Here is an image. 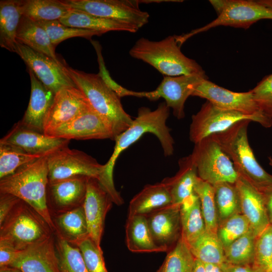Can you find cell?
Here are the masks:
<instances>
[{"instance_id": "1", "label": "cell", "mask_w": 272, "mask_h": 272, "mask_svg": "<svg viewBox=\"0 0 272 272\" xmlns=\"http://www.w3.org/2000/svg\"><path fill=\"white\" fill-rule=\"evenodd\" d=\"M169 113L170 108L165 102L160 103L154 110L147 107H141L131 125L116 137L113 153L104 164V168L97 179L102 188L111 198H115L119 194L113 178V169L118 157L145 133L150 132L156 136L165 156L173 154L174 141L166 123Z\"/></svg>"}, {"instance_id": "2", "label": "cell", "mask_w": 272, "mask_h": 272, "mask_svg": "<svg viewBox=\"0 0 272 272\" xmlns=\"http://www.w3.org/2000/svg\"><path fill=\"white\" fill-rule=\"evenodd\" d=\"M47 156L17 170L0 180L1 193L13 195L30 206L47 224L55 229L47 206L48 183Z\"/></svg>"}, {"instance_id": "3", "label": "cell", "mask_w": 272, "mask_h": 272, "mask_svg": "<svg viewBox=\"0 0 272 272\" xmlns=\"http://www.w3.org/2000/svg\"><path fill=\"white\" fill-rule=\"evenodd\" d=\"M250 122L241 121L213 136L231 159L238 175L265 196L272 192V175L259 165L250 146L247 137Z\"/></svg>"}, {"instance_id": "4", "label": "cell", "mask_w": 272, "mask_h": 272, "mask_svg": "<svg viewBox=\"0 0 272 272\" xmlns=\"http://www.w3.org/2000/svg\"><path fill=\"white\" fill-rule=\"evenodd\" d=\"M66 70L92 108L110 124L115 139L131 125L133 119L124 110L120 97L98 74L86 73L66 65Z\"/></svg>"}, {"instance_id": "5", "label": "cell", "mask_w": 272, "mask_h": 272, "mask_svg": "<svg viewBox=\"0 0 272 272\" xmlns=\"http://www.w3.org/2000/svg\"><path fill=\"white\" fill-rule=\"evenodd\" d=\"M176 35L160 41L139 39L129 50L130 55L151 65L165 76L206 74L194 60L181 51Z\"/></svg>"}, {"instance_id": "6", "label": "cell", "mask_w": 272, "mask_h": 272, "mask_svg": "<svg viewBox=\"0 0 272 272\" xmlns=\"http://www.w3.org/2000/svg\"><path fill=\"white\" fill-rule=\"evenodd\" d=\"M1 227L0 239L12 243L18 250L51 235L50 227L27 203L21 200Z\"/></svg>"}, {"instance_id": "7", "label": "cell", "mask_w": 272, "mask_h": 272, "mask_svg": "<svg viewBox=\"0 0 272 272\" xmlns=\"http://www.w3.org/2000/svg\"><path fill=\"white\" fill-rule=\"evenodd\" d=\"M191 155L202 180L212 185L237 181L239 175L232 162L213 135L195 144Z\"/></svg>"}, {"instance_id": "8", "label": "cell", "mask_w": 272, "mask_h": 272, "mask_svg": "<svg viewBox=\"0 0 272 272\" xmlns=\"http://www.w3.org/2000/svg\"><path fill=\"white\" fill-rule=\"evenodd\" d=\"M262 19L272 20V9L257 1L226 0L225 6L216 19L205 26L190 32L176 36L181 45L194 35L220 26H230L247 29Z\"/></svg>"}, {"instance_id": "9", "label": "cell", "mask_w": 272, "mask_h": 272, "mask_svg": "<svg viewBox=\"0 0 272 272\" xmlns=\"http://www.w3.org/2000/svg\"><path fill=\"white\" fill-rule=\"evenodd\" d=\"M48 182L83 176L98 179L104 165L83 151L62 148L47 156Z\"/></svg>"}, {"instance_id": "10", "label": "cell", "mask_w": 272, "mask_h": 272, "mask_svg": "<svg viewBox=\"0 0 272 272\" xmlns=\"http://www.w3.org/2000/svg\"><path fill=\"white\" fill-rule=\"evenodd\" d=\"M192 96L206 99L215 106L225 110L237 111L254 116L264 127H270L272 120L265 117L255 102L251 90L235 92L203 80L194 89Z\"/></svg>"}, {"instance_id": "11", "label": "cell", "mask_w": 272, "mask_h": 272, "mask_svg": "<svg viewBox=\"0 0 272 272\" xmlns=\"http://www.w3.org/2000/svg\"><path fill=\"white\" fill-rule=\"evenodd\" d=\"M71 8L129 24L138 29L149 22V14L139 8L141 1L64 0Z\"/></svg>"}, {"instance_id": "12", "label": "cell", "mask_w": 272, "mask_h": 272, "mask_svg": "<svg viewBox=\"0 0 272 272\" xmlns=\"http://www.w3.org/2000/svg\"><path fill=\"white\" fill-rule=\"evenodd\" d=\"M243 120L260 124L259 120L255 117L223 109L207 101L191 117L189 139L195 144L207 137L224 131Z\"/></svg>"}, {"instance_id": "13", "label": "cell", "mask_w": 272, "mask_h": 272, "mask_svg": "<svg viewBox=\"0 0 272 272\" xmlns=\"http://www.w3.org/2000/svg\"><path fill=\"white\" fill-rule=\"evenodd\" d=\"M206 74L165 76L158 87L149 92H135V97H145L150 100L163 98L167 106L172 108L174 116L178 119L185 117L184 105L187 99L195 88L205 79Z\"/></svg>"}, {"instance_id": "14", "label": "cell", "mask_w": 272, "mask_h": 272, "mask_svg": "<svg viewBox=\"0 0 272 272\" xmlns=\"http://www.w3.org/2000/svg\"><path fill=\"white\" fill-rule=\"evenodd\" d=\"M15 52L42 84L54 93L66 87H76L66 70V65L62 62L58 63L18 42L16 44Z\"/></svg>"}, {"instance_id": "15", "label": "cell", "mask_w": 272, "mask_h": 272, "mask_svg": "<svg viewBox=\"0 0 272 272\" xmlns=\"http://www.w3.org/2000/svg\"><path fill=\"white\" fill-rule=\"evenodd\" d=\"M44 133L49 137L77 140H115L110 124L94 110H91Z\"/></svg>"}, {"instance_id": "16", "label": "cell", "mask_w": 272, "mask_h": 272, "mask_svg": "<svg viewBox=\"0 0 272 272\" xmlns=\"http://www.w3.org/2000/svg\"><path fill=\"white\" fill-rule=\"evenodd\" d=\"M93 109L85 95L77 87L63 88L55 93L44 122V132Z\"/></svg>"}, {"instance_id": "17", "label": "cell", "mask_w": 272, "mask_h": 272, "mask_svg": "<svg viewBox=\"0 0 272 272\" xmlns=\"http://www.w3.org/2000/svg\"><path fill=\"white\" fill-rule=\"evenodd\" d=\"M70 141L48 136L44 132L26 127L20 121L15 123L0 140V142L11 144L29 154L40 156H48L67 147Z\"/></svg>"}, {"instance_id": "18", "label": "cell", "mask_w": 272, "mask_h": 272, "mask_svg": "<svg viewBox=\"0 0 272 272\" xmlns=\"http://www.w3.org/2000/svg\"><path fill=\"white\" fill-rule=\"evenodd\" d=\"M112 201L96 178L88 177L86 192L83 203L89 236L100 246L106 215Z\"/></svg>"}, {"instance_id": "19", "label": "cell", "mask_w": 272, "mask_h": 272, "mask_svg": "<svg viewBox=\"0 0 272 272\" xmlns=\"http://www.w3.org/2000/svg\"><path fill=\"white\" fill-rule=\"evenodd\" d=\"M8 266L22 272H60L51 236L19 250Z\"/></svg>"}, {"instance_id": "20", "label": "cell", "mask_w": 272, "mask_h": 272, "mask_svg": "<svg viewBox=\"0 0 272 272\" xmlns=\"http://www.w3.org/2000/svg\"><path fill=\"white\" fill-rule=\"evenodd\" d=\"M146 216L155 243L168 252L181 236L180 206L172 204Z\"/></svg>"}, {"instance_id": "21", "label": "cell", "mask_w": 272, "mask_h": 272, "mask_svg": "<svg viewBox=\"0 0 272 272\" xmlns=\"http://www.w3.org/2000/svg\"><path fill=\"white\" fill-rule=\"evenodd\" d=\"M235 185L240 196L241 213L257 237L270 224L265 196L240 175Z\"/></svg>"}, {"instance_id": "22", "label": "cell", "mask_w": 272, "mask_h": 272, "mask_svg": "<svg viewBox=\"0 0 272 272\" xmlns=\"http://www.w3.org/2000/svg\"><path fill=\"white\" fill-rule=\"evenodd\" d=\"M31 95L28 107L20 122L26 127L44 132V122L52 104L55 93L46 87L28 69Z\"/></svg>"}, {"instance_id": "23", "label": "cell", "mask_w": 272, "mask_h": 272, "mask_svg": "<svg viewBox=\"0 0 272 272\" xmlns=\"http://www.w3.org/2000/svg\"><path fill=\"white\" fill-rule=\"evenodd\" d=\"M178 165L179 170L174 176L166 177L162 181L169 189L172 204L180 206L187 197L195 192L194 187L199 177L191 154L180 159Z\"/></svg>"}, {"instance_id": "24", "label": "cell", "mask_w": 272, "mask_h": 272, "mask_svg": "<svg viewBox=\"0 0 272 272\" xmlns=\"http://www.w3.org/2000/svg\"><path fill=\"white\" fill-rule=\"evenodd\" d=\"M171 205H172L171 196L164 182L148 184L131 199L127 217L146 216Z\"/></svg>"}, {"instance_id": "25", "label": "cell", "mask_w": 272, "mask_h": 272, "mask_svg": "<svg viewBox=\"0 0 272 272\" xmlns=\"http://www.w3.org/2000/svg\"><path fill=\"white\" fill-rule=\"evenodd\" d=\"M59 21L69 27L96 31L102 34L112 31L135 33L139 30L128 24L96 16L72 8Z\"/></svg>"}, {"instance_id": "26", "label": "cell", "mask_w": 272, "mask_h": 272, "mask_svg": "<svg viewBox=\"0 0 272 272\" xmlns=\"http://www.w3.org/2000/svg\"><path fill=\"white\" fill-rule=\"evenodd\" d=\"M17 41L62 63L55 52V47L45 29L38 22L23 15L17 29Z\"/></svg>"}, {"instance_id": "27", "label": "cell", "mask_w": 272, "mask_h": 272, "mask_svg": "<svg viewBox=\"0 0 272 272\" xmlns=\"http://www.w3.org/2000/svg\"><path fill=\"white\" fill-rule=\"evenodd\" d=\"M87 177L79 176L63 180L49 182L47 196L61 207H68L84 202Z\"/></svg>"}, {"instance_id": "28", "label": "cell", "mask_w": 272, "mask_h": 272, "mask_svg": "<svg viewBox=\"0 0 272 272\" xmlns=\"http://www.w3.org/2000/svg\"><path fill=\"white\" fill-rule=\"evenodd\" d=\"M125 239L129 250L133 252H164L155 242L144 215L127 217Z\"/></svg>"}, {"instance_id": "29", "label": "cell", "mask_w": 272, "mask_h": 272, "mask_svg": "<svg viewBox=\"0 0 272 272\" xmlns=\"http://www.w3.org/2000/svg\"><path fill=\"white\" fill-rule=\"evenodd\" d=\"M180 215L181 236L189 244L206 230L200 200L195 192L181 204Z\"/></svg>"}, {"instance_id": "30", "label": "cell", "mask_w": 272, "mask_h": 272, "mask_svg": "<svg viewBox=\"0 0 272 272\" xmlns=\"http://www.w3.org/2000/svg\"><path fill=\"white\" fill-rule=\"evenodd\" d=\"M21 1L0 2V45L15 52L17 29L23 16Z\"/></svg>"}, {"instance_id": "31", "label": "cell", "mask_w": 272, "mask_h": 272, "mask_svg": "<svg viewBox=\"0 0 272 272\" xmlns=\"http://www.w3.org/2000/svg\"><path fill=\"white\" fill-rule=\"evenodd\" d=\"M188 245L194 257L204 264L222 266L227 262L224 246L216 233L206 230Z\"/></svg>"}, {"instance_id": "32", "label": "cell", "mask_w": 272, "mask_h": 272, "mask_svg": "<svg viewBox=\"0 0 272 272\" xmlns=\"http://www.w3.org/2000/svg\"><path fill=\"white\" fill-rule=\"evenodd\" d=\"M23 15L36 21L59 20L72 9L63 1H21Z\"/></svg>"}, {"instance_id": "33", "label": "cell", "mask_w": 272, "mask_h": 272, "mask_svg": "<svg viewBox=\"0 0 272 272\" xmlns=\"http://www.w3.org/2000/svg\"><path fill=\"white\" fill-rule=\"evenodd\" d=\"M213 186L219 225L229 217L241 213L240 199L235 183L222 182Z\"/></svg>"}, {"instance_id": "34", "label": "cell", "mask_w": 272, "mask_h": 272, "mask_svg": "<svg viewBox=\"0 0 272 272\" xmlns=\"http://www.w3.org/2000/svg\"><path fill=\"white\" fill-rule=\"evenodd\" d=\"M42 157L29 154L11 144L0 142V179Z\"/></svg>"}, {"instance_id": "35", "label": "cell", "mask_w": 272, "mask_h": 272, "mask_svg": "<svg viewBox=\"0 0 272 272\" xmlns=\"http://www.w3.org/2000/svg\"><path fill=\"white\" fill-rule=\"evenodd\" d=\"M256 236L251 229L224 248L227 263L236 265L254 263Z\"/></svg>"}, {"instance_id": "36", "label": "cell", "mask_w": 272, "mask_h": 272, "mask_svg": "<svg viewBox=\"0 0 272 272\" xmlns=\"http://www.w3.org/2000/svg\"><path fill=\"white\" fill-rule=\"evenodd\" d=\"M195 258L182 236L168 251L161 272H193Z\"/></svg>"}, {"instance_id": "37", "label": "cell", "mask_w": 272, "mask_h": 272, "mask_svg": "<svg viewBox=\"0 0 272 272\" xmlns=\"http://www.w3.org/2000/svg\"><path fill=\"white\" fill-rule=\"evenodd\" d=\"M194 192L199 197L206 230L217 233L218 219L213 186L198 178Z\"/></svg>"}, {"instance_id": "38", "label": "cell", "mask_w": 272, "mask_h": 272, "mask_svg": "<svg viewBox=\"0 0 272 272\" xmlns=\"http://www.w3.org/2000/svg\"><path fill=\"white\" fill-rule=\"evenodd\" d=\"M57 222L65 234L76 242L89 236L83 206L60 215Z\"/></svg>"}, {"instance_id": "39", "label": "cell", "mask_w": 272, "mask_h": 272, "mask_svg": "<svg viewBox=\"0 0 272 272\" xmlns=\"http://www.w3.org/2000/svg\"><path fill=\"white\" fill-rule=\"evenodd\" d=\"M60 272H89L81 252L65 239H59L56 246Z\"/></svg>"}, {"instance_id": "40", "label": "cell", "mask_w": 272, "mask_h": 272, "mask_svg": "<svg viewBox=\"0 0 272 272\" xmlns=\"http://www.w3.org/2000/svg\"><path fill=\"white\" fill-rule=\"evenodd\" d=\"M38 22L45 29L55 47L62 41L70 38L81 37L90 39L93 36L103 34L96 31L69 27L59 20Z\"/></svg>"}, {"instance_id": "41", "label": "cell", "mask_w": 272, "mask_h": 272, "mask_svg": "<svg viewBox=\"0 0 272 272\" xmlns=\"http://www.w3.org/2000/svg\"><path fill=\"white\" fill-rule=\"evenodd\" d=\"M250 229L248 220L242 213H240L220 223L218 225L217 234L224 248H225Z\"/></svg>"}, {"instance_id": "42", "label": "cell", "mask_w": 272, "mask_h": 272, "mask_svg": "<svg viewBox=\"0 0 272 272\" xmlns=\"http://www.w3.org/2000/svg\"><path fill=\"white\" fill-rule=\"evenodd\" d=\"M76 243L89 272H108L100 246L89 236Z\"/></svg>"}, {"instance_id": "43", "label": "cell", "mask_w": 272, "mask_h": 272, "mask_svg": "<svg viewBox=\"0 0 272 272\" xmlns=\"http://www.w3.org/2000/svg\"><path fill=\"white\" fill-rule=\"evenodd\" d=\"M253 264L264 272H272V224L256 238Z\"/></svg>"}, {"instance_id": "44", "label": "cell", "mask_w": 272, "mask_h": 272, "mask_svg": "<svg viewBox=\"0 0 272 272\" xmlns=\"http://www.w3.org/2000/svg\"><path fill=\"white\" fill-rule=\"evenodd\" d=\"M251 91L261 113L272 120V74L265 76Z\"/></svg>"}, {"instance_id": "45", "label": "cell", "mask_w": 272, "mask_h": 272, "mask_svg": "<svg viewBox=\"0 0 272 272\" xmlns=\"http://www.w3.org/2000/svg\"><path fill=\"white\" fill-rule=\"evenodd\" d=\"M19 251L10 242L0 239V268L8 266L15 259Z\"/></svg>"}, {"instance_id": "46", "label": "cell", "mask_w": 272, "mask_h": 272, "mask_svg": "<svg viewBox=\"0 0 272 272\" xmlns=\"http://www.w3.org/2000/svg\"><path fill=\"white\" fill-rule=\"evenodd\" d=\"M21 200L12 194L1 193L0 198V226L14 207Z\"/></svg>"}, {"instance_id": "47", "label": "cell", "mask_w": 272, "mask_h": 272, "mask_svg": "<svg viewBox=\"0 0 272 272\" xmlns=\"http://www.w3.org/2000/svg\"><path fill=\"white\" fill-rule=\"evenodd\" d=\"M221 267L223 272H264L254 264L236 265L226 262Z\"/></svg>"}, {"instance_id": "48", "label": "cell", "mask_w": 272, "mask_h": 272, "mask_svg": "<svg viewBox=\"0 0 272 272\" xmlns=\"http://www.w3.org/2000/svg\"><path fill=\"white\" fill-rule=\"evenodd\" d=\"M209 2L212 4L218 15L223 10L225 6L226 0H212L210 1Z\"/></svg>"}, {"instance_id": "49", "label": "cell", "mask_w": 272, "mask_h": 272, "mask_svg": "<svg viewBox=\"0 0 272 272\" xmlns=\"http://www.w3.org/2000/svg\"><path fill=\"white\" fill-rule=\"evenodd\" d=\"M193 272H206L205 264L195 259Z\"/></svg>"}, {"instance_id": "50", "label": "cell", "mask_w": 272, "mask_h": 272, "mask_svg": "<svg viewBox=\"0 0 272 272\" xmlns=\"http://www.w3.org/2000/svg\"><path fill=\"white\" fill-rule=\"evenodd\" d=\"M206 272H223L220 266L213 264H205Z\"/></svg>"}, {"instance_id": "51", "label": "cell", "mask_w": 272, "mask_h": 272, "mask_svg": "<svg viewBox=\"0 0 272 272\" xmlns=\"http://www.w3.org/2000/svg\"><path fill=\"white\" fill-rule=\"evenodd\" d=\"M0 272H22L20 270L10 267V266H5L0 268Z\"/></svg>"}, {"instance_id": "52", "label": "cell", "mask_w": 272, "mask_h": 272, "mask_svg": "<svg viewBox=\"0 0 272 272\" xmlns=\"http://www.w3.org/2000/svg\"><path fill=\"white\" fill-rule=\"evenodd\" d=\"M259 3L272 9V0H259Z\"/></svg>"}, {"instance_id": "53", "label": "cell", "mask_w": 272, "mask_h": 272, "mask_svg": "<svg viewBox=\"0 0 272 272\" xmlns=\"http://www.w3.org/2000/svg\"><path fill=\"white\" fill-rule=\"evenodd\" d=\"M162 271V266L157 270L156 272H161Z\"/></svg>"}]
</instances>
